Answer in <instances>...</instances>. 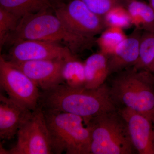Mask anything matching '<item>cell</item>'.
Returning <instances> with one entry per match:
<instances>
[{"label":"cell","mask_w":154,"mask_h":154,"mask_svg":"<svg viewBox=\"0 0 154 154\" xmlns=\"http://www.w3.org/2000/svg\"><path fill=\"white\" fill-rule=\"evenodd\" d=\"M110 86L96 89L74 88L63 84L40 92L38 106L42 110L72 113L82 117L85 125L102 113L117 110Z\"/></svg>","instance_id":"1"},{"label":"cell","mask_w":154,"mask_h":154,"mask_svg":"<svg viewBox=\"0 0 154 154\" xmlns=\"http://www.w3.org/2000/svg\"><path fill=\"white\" fill-rule=\"evenodd\" d=\"M53 10H45L22 17L7 43L19 39H31L63 44L75 55L91 49L96 44L95 37L73 33L67 28Z\"/></svg>","instance_id":"2"},{"label":"cell","mask_w":154,"mask_h":154,"mask_svg":"<svg viewBox=\"0 0 154 154\" xmlns=\"http://www.w3.org/2000/svg\"><path fill=\"white\" fill-rule=\"evenodd\" d=\"M110 92L116 104L143 114L154 125V75L133 66L117 73Z\"/></svg>","instance_id":"3"},{"label":"cell","mask_w":154,"mask_h":154,"mask_svg":"<svg viewBox=\"0 0 154 154\" xmlns=\"http://www.w3.org/2000/svg\"><path fill=\"white\" fill-rule=\"evenodd\" d=\"M52 154H91V133L82 117L72 113L42 110Z\"/></svg>","instance_id":"4"},{"label":"cell","mask_w":154,"mask_h":154,"mask_svg":"<svg viewBox=\"0 0 154 154\" xmlns=\"http://www.w3.org/2000/svg\"><path fill=\"white\" fill-rule=\"evenodd\" d=\"M91 133L90 154H131L135 149L118 110L102 113L85 125Z\"/></svg>","instance_id":"5"},{"label":"cell","mask_w":154,"mask_h":154,"mask_svg":"<svg viewBox=\"0 0 154 154\" xmlns=\"http://www.w3.org/2000/svg\"><path fill=\"white\" fill-rule=\"evenodd\" d=\"M17 143L10 150L1 146V154H51L49 133L42 108L32 112L17 133Z\"/></svg>","instance_id":"6"},{"label":"cell","mask_w":154,"mask_h":154,"mask_svg":"<svg viewBox=\"0 0 154 154\" xmlns=\"http://www.w3.org/2000/svg\"><path fill=\"white\" fill-rule=\"evenodd\" d=\"M0 85L9 98L31 111L38 106L40 92L32 80L5 57H0Z\"/></svg>","instance_id":"7"},{"label":"cell","mask_w":154,"mask_h":154,"mask_svg":"<svg viewBox=\"0 0 154 154\" xmlns=\"http://www.w3.org/2000/svg\"><path fill=\"white\" fill-rule=\"evenodd\" d=\"M54 12L69 30L82 36L95 37L107 28L103 17L93 13L81 0L62 2Z\"/></svg>","instance_id":"8"},{"label":"cell","mask_w":154,"mask_h":154,"mask_svg":"<svg viewBox=\"0 0 154 154\" xmlns=\"http://www.w3.org/2000/svg\"><path fill=\"white\" fill-rule=\"evenodd\" d=\"M5 57L13 61L45 60H66L76 55L65 45L50 42L31 39H19L14 42Z\"/></svg>","instance_id":"9"},{"label":"cell","mask_w":154,"mask_h":154,"mask_svg":"<svg viewBox=\"0 0 154 154\" xmlns=\"http://www.w3.org/2000/svg\"><path fill=\"white\" fill-rule=\"evenodd\" d=\"M65 60L57 59L24 62L9 61L44 91L65 84L62 72Z\"/></svg>","instance_id":"10"},{"label":"cell","mask_w":154,"mask_h":154,"mask_svg":"<svg viewBox=\"0 0 154 154\" xmlns=\"http://www.w3.org/2000/svg\"><path fill=\"white\" fill-rule=\"evenodd\" d=\"M118 111L126 122L135 149L140 154H154V124L151 120L126 107Z\"/></svg>","instance_id":"11"},{"label":"cell","mask_w":154,"mask_h":154,"mask_svg":"<svg viewBox=\"0 0 154 154\" xmlns=\"http://www.w3.org/2000/svg\"><path fill=\"white\" fill-rule=\"evenodd\" d=\"M33 111L9 97L0 95V138L9 140L17 134Z\"/></svg>","instance_id":"12"},{"label":"cell","mask_w":154,"mask_h":154,"mask_svg":"<svg viewBox=\"0 0 154 154\" xmlns=\"http://www.w3.org/2000/svg\"><path fill=\"white\" fill-rule=\"evenodd\" d=\"M143 30L135 28L134 30L108 57L110 75L117 73L133 66L138 59L140 41Z\"/></svg>","instance_id":"13"},{"label":"cell","mask_w":154,"mask_h":154,"mask_svg":"<svg viewBox=\"0 0 154 154\" xmlns=\"http://www.w3.org/2000/svg\"><path fill=\"white\" fill-rule=\"evenodd\" d=\"M87 89H96L105 84L110 75L108 57L99 51L89 56L84 62Z\"/></svg>","instance_id":"14"},{"label":"cell","mask_w":154,"mask_h":154,"mask_svg":"<svg viewBox=\"0 0 154 154\" xmlns=\"http://www.w3.org/2000/svg\"><path fill=\"white\" fill-rule=\"evenodd\" d=\"M61 0H0V7L22 17L45 10H53Z\"/></svg>","instance_id":"15"},{"label":"cell","mask_w":154,"mask_h":154,"mask_svg":"<svg viewBox=\"0 0 154 154\" xmlns=\"http://www.w3.org/2000/svg\"><path fill=\"white\" fill-rule=\"evenodd\" d=\"M125 7L135 28L154 32V11L148 3L140 0H127Z\"/></svg>","instance_id":"16"},{"label":"cell","mask_w":154,"mask_h":154,"mask_svg":"<svg viewBox=\"0 0 154 154\" xmlns=\"http://www.w3.org/2000/svg\"><path fill=\"white\" fill-rule=\"evenodd\" d=\"M62 75L65 84L69 87L74 88H85L84 62L79 60L76 56L65 60Z\"/></svg>","instance_id":"17"},{"label":"cell","mask_w":154,"mask_h":154,"mask_svg":"<svg viewBox=\"0 0 154 154\" xmlns=\"http://www.w3.org/2000/svg\"><path fill=\"white\" fill-rule=\"evenodd\" d=\"M127 36L124 29L117 27H107L96 38V44L99 46V51L108 57L114 52Z\"/></svg>","instance_id":"18"},{"label":"cell","mask_w":154,"mask_h":154,"mask_svg":"<svg viewBox=\"0 0 154 154\" xmlns=\"http://www.w3.org/2000/svg\"><path fill=\"white\" fill-rule=\"evenodd\" d=\"M154 62V32L143 31L139 45L138 59L134 67L147 70Z\"/></svg>","instance_id":"19"},{"label":"cell","mask_w":154,"mask_h":154,"mask_svg":"<svg viewBox=\"0 0 154 154\" xmlns=\"http://www.w3.org/2000/svg\"><path fill=\"white\" fill-rule=\"evenodd\" d=\"M22 18L0 7V46L7 43L9 36L17 29Z\"/></svg>","instance_id":"20"},{"label":"cell","mask_w":154,"mask_h":154,"mask_svg":"<svg viewBox=\"0 0 154 154\" xmlns=\"http://www.w3.org/2000/svg\"><path fill=\"white\" fill-rule=\"evenodd\" d=\"M106 27H113L125 29L132 26L128 11L124 6L114 7L103 17Z\"/></svg>","instance_id":"21"},{"label":"cell","mask_w":154,"mask_h":154,"mask_svg":"<svg viewBox=\"0 0 154 154\" xmlns=\"http://www.w3.org/2000/svg\"><path fill=\"white\" fill-rule=\"evenodd\" d=\"M88 8L98 16L103 17L114 7L125 5L127 0H81Z\"/></svg>","instance_id":"22"},{"label":"cell","mask_w":154,"mask_h":154,"mask_svg":"<svg viewBox=\"0 0 154 154\" xmlns=\"http://www.w3.org/2000/svg\"><path fill=\"white\" fill-rule=\"evenodd\" d=\"M148 1V3L151 6L154 11V0H147Z\"/></svg>","instance_id":"23"},{"label":"cell","mask_w":154,"mask_h":154,"mask_svg":"<svg viewBox=\"0 0 154 154\" xmlns=\"http://www.w3.org/2000/svg\"><path fill=\"white\" fill-rule=\"evenodd\" d=\"M147 70L151 72L152 73H153L154 74V63Z\"/></svg>","instance_id":"24"}]
</instances>
